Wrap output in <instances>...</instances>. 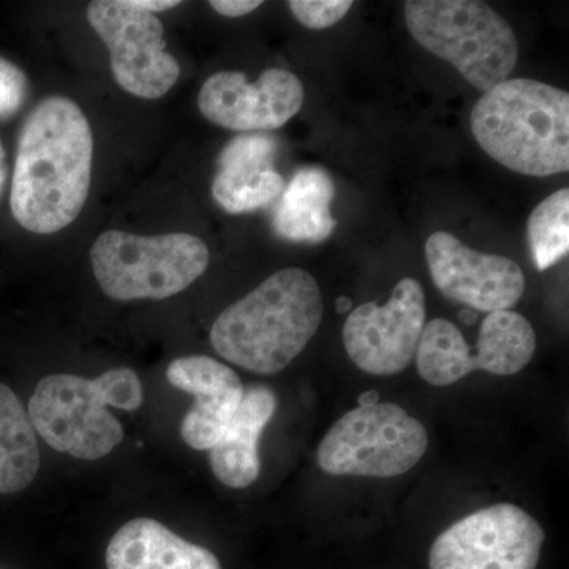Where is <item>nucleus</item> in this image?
<instances>
[{"label": "nucleus", "instance_id": "nucleus-1", "mask_svg": "<svg viewBox=\"0 0 569 569\" xmlns=\"http://www.w3.org/2000/svg\"><path fill=\"white\" fill-rule=\"evenodd\" d=\"M93 137L80 104L41 100L22 123L11 182L14 220L36 234H54L80 216L91 192Z\"/></svg>", "mask_w": 569, "mask_h": 569}, {"label": "nucleus", "instance_id": "nucleus-2", "mask_svg": "<svg viewBox=\"0 0 569 569\" xmlns=\"http://www.w3.org/2000/svg\"><path fill=\"white\" fill-rule=\"evenodd\" d=\"M323 312V296L313 276L287 268L227 307L213 321L209 339L224 361L272 376L305 351Z\"/></svg>", "mask_w": 569, "mask_h": 569}, {"label": "nucleus", "instance_id": "nucleus-3", "mask_svg": "<svg viewBox=\"0 0 569 569\" xmlns=\"http://www.w3.org/2000/svg\"><path fill=\"white\" fill-rule=\"evenodd\" d=\"M482 151L515 173L546 178L569 170V93L512 78L489 89L470 116Z\"/></svg>", "mask_w": 569, "mask_h": 569}, {"label": "nucleus", "instance_id": "nucleus-4", "mask_svg": "<svg viewBox=\"0 0 569 569\" xmlns=\"http://www.w3.org/2000/svg\"><path fill=\"white\" fill-rule=\"evenodd\" d=\"M142 400L141 378L129 367H114L93 380L54 373L37 385L28 415L48 447L74 459L99 460L123 440L121 422L108 407L134 411Z\"/></svg>", "mask_w": 569, "mask_h": 569}, {"label": "nucleus", "instance_id": "nucleus-5", "mask_svg": "<svg viewBox=\"0 0 569 569\" xmlns=\"http://www.w3.org/2000/svg\"><path fill=\"white\" fill-rule=\"evenodd\" d=\"M408 32L451 63L475 89L488 92L518 66L519 41L509 22L478 0H407Z\"/></svg>", "mask_w": 569, "mask_h": 569}, {"label": "nucleus", "instance_id": "nucleus-6", "mask_svg": "<svg viewBox=\"0 0 569 569\" xmlns=\"http://www.w3.org/2000/svg\"><path fill=\"white\" fill-rule=\"evenodd\" d=\"M211 253L198 236H140L108 230L91 247L93 276L114 301H162L182 293L208 269Z\"/></svg>", "mask_w": 569, "mask_h": 569}, {"label": "nucleus", "instance_id": "nucleus-7", "mask_svg": "<svg viewBox=\"0 0 569 569\" xmlns=\"http://www.w3.org/2000/svg\"><path fill=\"white\" fill-rule=\"evenodd\" d=\"M426 427L396 403L348 411L328 430L317 451L318 466L336 477L395 478L425 458Z\"/></svg>", "mask_w": 569, "mask_h": 569}, {"label": "nucleus", "instance_id": "nucleus-8", "mask_svg": "<svg viewBox=\"0 0 569 569\" xmlns=\"http://www.w3.org/2000/svg\"><path fill=\"white\" fill-rule=\"evenodd\" d=\"M88 21L107 44L112 77L123 91L157 100L174 88L181 66L167 51L156 14L134 9L129 0H96L89 3Z\"/></svg>", "mask_w": 569, "mask_h": 569}, {"label": "nucleus", "instance_id": "nucleus-9", "mask_svg": "<svg viewBox=\"0 0 569 569\" xmlns=\"http://www.w3.org/2000/svg\"><path fill=\"white\" fill-rule=\"evenodd\" d=\"M545 530L511 503L479 509L433 541L430 569H537Z\"/></svg>", "mask_w": 569, "mask_h": 569}, {"label": "nucleus", "instance_id": "nucleus-10", "mask_svg": "<svg viewBox=\"0 0 569 569\" xmlns=\"http://www.w3.org/2000/svg\"><path fill=\"white\" fill-rule=\"evenodd\" d=\"M425 328V290L407 277L396 284L387 305L367 302L351 310L343 326V346L362 372L396 376L413 362Z\"/></svg>", "mask_w": 569, "mask_h": 569}, {"label": "nucleus", "instance_id": "nucleus-11", "mask_svg": "<svg viewBox=\"0 0 569 569\" xmlns=\"http://www.w3.org/2000/svg\"><path fill=\"white\" fill-rule=\"evenodd\" d=\"M305 104V86L284 69H268L250 82L241 71H217L201 86L198 108L206 121L233 132H271Z\"/></svg>", "mask_w": 569, "mask_h": 569}, {"label": "nucleus", "instance_id": "nucleus-12", "mask_svg": "<svg viewBox=\"0 0 569 569\" xmlns=\"http://www.w3.org/2000/svg\"><path fill=\"white\" fill-rule=\"evenodd\" d=\"M426 260L438 291L478 312L511 310L526 293V277L516 261L478 252L447 231L429 236Z\"/></svg>", "mask_w": 569, "mask_h": 569}, {"label": "nucleus", "instance_id": "nucleus-13", "mask_svg": "<svg viewBox=\"0 0 569 569\" xmlns=\"http://www.w3.org/2000/svg\"><path fill=\"white\" fill-rule=\"evenodd\" d=\"M174 388L194 397L181 422L182 440L197 451H209L230 425L244 397V385L231 367L209 356H183L168 366Z\"/></svg>", "mask_w": 569, "mask_h": 569}, {"label": "nucleus", "instance_id": "nucleus-14", "mask_svg": "<svg viewBox=\"0 0 569 569\" xmlns=\"http://www.w3.org/2000/svg\"><path fill=\"white\" fill-rule=\"evenodd\" d=\"M277 141L266 133H244L228 142L219 157V173L212 197L223 211H258L284 190L282 174L274 170Z\"/></svg>", "mask_w": 569, "mask_h": 569}, {"label": "nucleus", "instance_id": "nucleus-15", "mask_svg": "<svg viewBox=\"0 0 569 569\" xmlns=\"http://www.w3.org/2000/svg\"><path fill=\"white\" fill-rule=\"evenodd\" d=\"M277 397L263 385L247 388L230 425L209 449L213 477L231 489H246L260 477L261 433L274 417Z\"/></svg>", "mask_w": 569, "mask_h": 569}, {"label": "nucleus", "instance_id": "nucleus-16", "mask_svg": "<svg viewBox=\"0 0 569 569\" xmlns=\"http://www.w3.org/2000/svg\"><path fill=\"white\" fill-rule=\"evenodd\" d=\"M104 560L108 569H222L211 550L151 518L130 520L116 531Z\"/></svg>", "mask_w": 569, "mask_h": 569}, {"label": "nucleus", "instance_id": "nucleus-17", "mask_svg": "<svg viewBox=\"0 0 569 569\" xmlns=\"http://www.w3.org/2000/svg\"><path fill=\"white\" fill-rule=\"evenodd\" d=\"M272 228L284 241L320 244L332 234L336 186L325 168H301L280 194Z\"/></svg>", "mask_w": 569, "mask_h": 569}, {"label": "nucleus", "instance_id": "nucleus-18", "mask_svg": "<svg viewBox=\"0 0 569 569\" xmlns=\"http://www.w3.org/2000/svg\"><path fill=\"white\" fill-rule=\"evenodd\" d=\"M39 470V441L28 410L13 389L0 383V493L29 488Z\"/></svg>", "mask_w": 569, "mask_h": 569}, {"label": "nucleus", "instance_id": "nucleus-19", "mask_svg": "<svg viewBox=\"0 0 569 569\" xmlns=\"http://www.w3.org/2000/svg\"><path fill=\"white\" fill-rule=\"evenodd\" d=\"M533 263L539 271L552 268L569 252V190L549 194L533 209L527 223Z\"/></svg>", "mask_w": 569, "mask_h": 569}, {"label": "nucleus", "instance_id": "nucleus-20", "mask_svg": "<svg viewBox=\"0 0 569 569\" xmlns=\"http://www.w3.org/2000/svg\"><path fill=\"white\" fill-rule=\"evenodd\" d=\"M287 6L305 28L323 31L342 21L353 7V2L351 0H290Z\"/></svg>", "mask_w": 569, "mask_h": 569}, {"label": "nucleus", "instance_id": "nucleus-21", "mask_svg": "<svg viewBox=\"0 0 569 569\" xmlns=\"http://www.w3.org/2000/svg\"><path fill=\"white\" fill-rule=\"evenodd\" d=\"M29 81L24 71L13 62L0 58V121L21 110L28 99Z\"/></svg>", "mask_w": 569, "mask_h": 569}, {"label": "nucleus", "instance_id": "nucleus-22", "mask_svg": "<svg viewBox=\"0 0 569 569\" xmlns=\"http://www.w3.org/2000/svg\"><path fill=\"white\" fill-rule=\"evenodd\" d=\"M209 6L227 18H242L263 6L260 0H211Z\"/></svg>", "mask_w": 569, "mask_h": 569}, {"label": "nucleus", "instance_id": "nucleus-23", "mask_svg": "<svg viewBox=\"0 0 569 569\" xmlns=\"http://www.w3.org/2000/svg\"><path fill=\"white\" fill-rule=\"evenodd\" d=\"M134 9L148 11V13H160V11H167L176 9L181 6L179 0H129Z\"/></svg>", "mask_w": 569, "mask_h": 569}, {"label": "nucleus", "instance_id": "nucleus-24", "mask_svg": "<svg viewBox=\"0 0 569 569\" xmlns=\"http://www.w3.org/2000/svg\"><path fill=\"white\" fill-rule=\"evenodd\" d=\"M7 174H9L7 153L6 149H3L2 140H0V194H2L3 187H6Z\"/></svg>", "mask_w": 569, "mask_h": 569}, {"label": "nucleus", "instance_id": "nucleus-25", "mask_svg": "<svg viewBox=\"0 0 569 569\" xmlns=\"http://www.w3.org/2000/svg\"><path fill=\"white\" fill-rule=\"evenodd\" d=\"M378 400V392L369 391L359 397V407L376 406Z\"/></svg>", "mask_w": 569, "mask_h": 569}, {"label": "nucleus", "instance_id": "nucleus-26", "mask_svg": "<svg viewBox=\"0 0 569 569\" xmlns=\"http://www.w3.org/2000/svg\"><path fill=\"white\" fill-rule=\"evenodd\" d=\"M337 309L342 313L348 312V310H351V302L342 296V298L337 299Z\"/></svg>", "mask_w": 569, "mask_h": 569}, {"label": "nucleus", "instance_id": "nucleus-27", "mask_svg": "<svg viewBox=\"0 0 569 569\" xmlns=\"http://www.w3.org/2000/svg\"><path fill=\"white\" fill-rule=\"evenodd\" d=\"M460 318H463L467 325H473L475 321H477V316H475V312H471V310H466V312L460 313Z\"/></svg>", "mask_w": 569, "mask_h": 569}]
</instances>
